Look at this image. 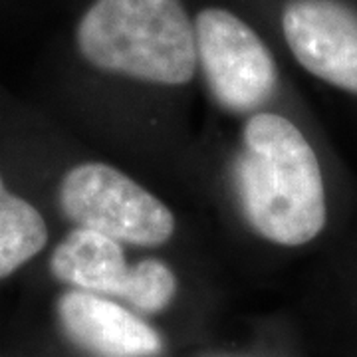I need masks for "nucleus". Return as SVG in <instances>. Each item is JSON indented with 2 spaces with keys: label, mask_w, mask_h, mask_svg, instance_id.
<instances>
[{
  "label": "nucleus",
  "mask_w": 357,
  "mask_h": 357,
  "mask_svg": "<svg viewBox=\"0 0 357 357\" xmlns=\"http://www.w3.org/2000/svg\"><path fill=\"white\" fill-rule=\"evenodd\" d=\"M175 292L177 278L173 270L161 260L147 258L129 268L117 298H123L143 314H157L171 304Z\"/></svg>",
  "instance_id": "1a4fd4ad"
},
{
  "label": "nucleus",
  "mask_w": 357,
  "mask_h": 357,
  "mask_svg": "<svg viewBox=\"0 0 357 357\" xmlns=\"http://www.w3.org/2000/svg\"><path fill=\"white\" fill-rule=\"evenodd\" d=\"M76 40L98 70L149 84H189L199 62L195 22L181 0H96Z\"/></svg>",
  "instance_id": "f03ea898"
},
{
  "label": "nucleus",
  "mask_w": 357,
  "mask_h": 357,
  "mask_svg": "<svg viewBox=\"0 0 357 357\" xmlns=\"http://www.w3.org/2000/svg\"><path fill=\"white\" fill-rule=\"evenodd\" d=\"M282 30L310 74L357 93V13L340 0H290Z\"/></svg>",
  "instance_id": "39448f33"
},
{
  "label": "nucleus",
  "mask_w": 357,
  "mask_h": 357,
  "mask_svg": "<svg viewBox=\"0 0 357 357\" xmlns=\"http://www.w3.org/2000/svg\"><path fill=\"white\" fill-rule=\"evenodd\" d=\"M60 206L82 229L117 243L159 246L175 232V217L155 195L107 163H82L60 183Z\"/></svg>",
  "instance_id": "7ed1b4c3"
},
{
  "label": "nucleus",
  "mask_w": 357,
  "mask_h": 357,
  "mask_svg": "<svg viewBox=\"0 0 357 357\" xmlns=\"http://www.w3.org/2000/svg\"><path fill=\"white\" fill-rule=\"evenodd\" d=\"M50 270L76 290L117 296L129 266L121 243L98 230L77 227L54 248Z\"/></svg>",
  "instance_id": "0eeeda50"
},
{
  "label": "nucleus",
  "mask_w": 357,
  "mask_h": 357,
  "mask_svg": "<svg viewBox=\"0 0 357 357\" xmlns=\"http://www.w3.org/2000/svg\"><path fill=\"white\" fill-rule=\"evenodd\" d=\"M46 243L44 217L22 197L8 191L0 178V278L34 258Z\"/></svg>",
  "instance_id": "6e6552de"
},
{
  "label": "nucleus",
  "mask_w": 357,
  "mask_h": 357,
  "mask_svg": "<svg viewBox=\"0 0 357 357\" xmlns=\"http://www.w3.org/2000/svg\"><path fill=\"white\" fill-rule=\"evenodd\" d=\"M234 187L256 234L302 246L326 227V191L318 157L302 131L278 114H256L243 131Z\"/></svg>",
  "instance_id": "f257e3e1"
},
{
  "label": "nucleus",
  "mask_w": 357,
  "mask_h": 357,
  "mask_svg": "<svg viewBox=\"0 0 357 357\" xmlns=\"http://www.w3.org/2000/svg\"><path fill=\"white\" fill-rule=\"evenodd\" d=\"M197 60L217 102L234 114L266 103L278 82L274 58L262 38L236 14L204 8L195 20Z\"/></svg>",
  "instance_id": "20e7f679"
},
{
  "label": "nucleus",
  "mask_w": 357,
  "mask_h": 357,
  "mask_svg": "<svg viewBox=\"0 0 357 357\" xmlns=\"http://www.w3.org/2000/svg\"><path fill=\"white\" fill-rule=\"evenodd\" d=\"M66 335L98 357H141L161 351V337L135 314L100 294L70 290L58 300Z\"/></svg>",
  "instance_id": "423d86ee"
}]
</instances>
